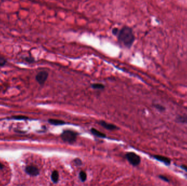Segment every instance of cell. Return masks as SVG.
<instances>
[{
  "mask_svg": "<svg viewBox=\"0 0 187 186\" xmlns=\"http://www.w3.org/2000/svg\"><path fill=\"white\" fill-rule=\"evenodd\" d=\"M160 178L161 179L163 180H164L165 181L168 182L169 181V180L167 179V177H165V176H163V175H160L159 176Z\"/></svg>",
  "mask_w": 187,
  "mask_h": 186,
  "instance_id": "cell-19",
  "label": "cell"
},
{
  "mask_svg": "<svg viewBox=\"0 0 187 186\" xmlns=\"http://www.w3.org/2000/svg\"><path fill=\"white\" fill-rule=\"evenodd\" d=\"M13 119H18V120H23V119H28V117L24 116H16L12 117Z\"/></svg>",
  "mask_w": 187,
  "mask_h": 186,
  "instance_id": "cell-17",
  "label": "cell"
},
{
  "mask_svg": "<svg viewBox=\"0 0 187 186\" xmlns=\"http://www.w3.org/2000/svg\"><path fill=\"white\" fill-rule=\"evenodd\" d=\"M87 175L86 174V172L82 171L79 173V178L81 180V181L82 182L85 181L86 180H87Z\"/></svg>",
  "mask_w": 187,
  "mask_h": 186,
  "instance_id": "cell-15",
  "label": "cell"
},
{
  "mask_svg": "<svg viewBox=\"0 0 187 186\" xmlns=\"http://www.w3.org/2000/svg\"><path fill=\"white\" fill-rule=\"evenodd\" d=\"M8 61L7 58L2 56L0 55V67H3L7 64Z\"/></svg>",
  "mask_w": 187,
  "mask_h": 186,
  "instance_id": "cell-14",
  "label": "cell"
},
{
  "mask_svg": "<svg viewBox=\"0 0 187 186\" xmlns=\"http://www.w3.org/2000/svg\"><path fill=\"white\" fill-rule=\"evenodd\" d=\"M99 123L101 126L104 127L105 128L108 129V130H111V131H112V130H115V129H118V127L116 126H115V125L112 124V123H107V122L104 121H100L99 122Z\"/></svg>",
  "mask_w": 187,
  "mask_h": 186,
  "instance_id": "cell-6",
  "label": "cell"
},
{
  "mask_svg": "<svg viewBox=\"0 0 187 186\" xmlns=\"http://www.w3.org/2000/svg\"><path fill=\"white\" fill-rule=\"evenodd\" d=\"M91 132L92 133V134H94V136L100 137V138H105L106 136V135L105 134L102 133L101 132L98 131L97 129L95 128H91Z\"/></svg>",
  "mask_w": 187,
  "mask_h": 186,
  "instance_id": "cell-10",
  "label": "cell"
},
{
  "mask_svg": "<svg viewBox=\"0 0 187 186\" xmlns=\"http://www.w3.org/2000/svg\"><path fill=\"white\" fill-rule=\"evenodd\" d=\"M119 31V29L118 28H113V29H112V34H113V35L117 36V35H118Z\"/></svg>",
  "mask_w": 187,
  "mask_h": 186,
  "instance_id": "cell-18",
  "label": "cell"
},
{
  "mask_svg": "<svg viewBox=\"0 0 187 186\" xmlns=\"http://www.w3.org/2000/svg\"><path fill=\"white\" fill-rule=\"evenodd\" d=\"M91 87L95 90H104V89L105 88V86L102 84L94 83L91 85Z\"/></svg>",
  "mask_w": 187,
  "mask_h": 186,
  "instance_id": "cell-9",
  "label": "cell"
},
{
  "mask_svg": "<svg viewBox=\"0 0 187 186\" xmlns=\"http://www.w3.org/2000/svg\"><path fill=\"white\" fill-rule=\"evenodd\" d=\"M48 76L49 74L47 71H39L37 74V75L35 76V79L39 85L42 86L46 82Z\"/></svg>",
  "mask_w": 187,
  "mask_h": 186,
  "instance_id": "cell-4",
  "label": "cell"
},
{
  "mask_svg": "<svg viewBox=\"0 0 187 186\" xmlns=\"http://www.w3.org/2000/svg\"><path fill=\"white\" fill-rule=\"evenodd\" d=\"M61 137L65 142L73 143L76 140L77 133L73 131L66 130L62 132Z\"/></svg>",
  "mask_w": 187,
  "mask_h": 186,
  "instance_id": "cell-2",
  "label": "cell"
},
{
  "mask_svg": "<svg viewBox=\"0 0 187 186\" xmlns=\"http://www.w3.org/2000/svg\"><path fill=\"white\" fill-rule=\"evenodd\" d=\"M51 179L54 183H57L59 180V173L56 170L54 171L51 175Z\"/></svg>",
  "mask_w": 187,
  "mask_h": 186,
  "instance_id": "cell-11",
  "label": "cell"
},
{
  "mask_svg": "<svg viewBox=\"0 0 187 186\" xmlns=\"http://www.w3.org/2000/svg\"><path fill=\"white\" fill-rule=\"evenodd\" d=\"M48 122L51 124L55 125V126L62 125V124H65V122L64 121L57 119H49L48 120Z\"/></svg>",
  "mask_w": 187,
  "mask_h": 186,
  "instance_id": "cell-8",
  "label": "cell"
},
{
  "mask_svg": "<svg viewBox=\"0 0 187 186\" xmlns=\"http://www.w3.org/2000/svg\"><path fill=\"white\" fill-rule=\"evenodd\" d=\"M126 157L131 164L132 166H137L141 162L140 157L134 152H129L126 154Z\"/></svg>",
  "mask_w": 187,
  "mask_h": 186,
  "instance_id": "cell-3",
  "label": "cell"
},
{
  "mask_svg": "<svg viewBox=\"0 0 187 186\" xmlns=\"http://www.w3.org/2000/svg\"><path fill=\"white\" fill-rule=\"evenodd\" d=\"M26 172L31 176H37L39 174V170L35 166H28L26 168Z\"/></svg>",
  "mask_w": 187,
  "mask_h": 186,
  "instance_id": "cell-5",
  "label": "cell"
},
{
  "mask_svg": "<svg viewBox=\"0 0 187 186\" xmlns=\"http://www.w3.org/2000/svg\"><path fill=\"white\" fill-rule=\"evenodd\" d=\"M176 121L182 123H187V116H179L177 117Z\"/></svg>",
  "mask_w": 187,
  "mask_h": 186,
  "instance_id": "cell-12",
  "label": "cell"
},
{
  "mask_svg": "<svg viewBox=\"0 0 187 186\" xmlns=\"http://www.w3.org/2000/svg\"><path fill=\"white\" fill-rule=\"evenodd\" d=\"M2 165L1 163H0V169H2Z\"/></svg>",
  "mask_w": 187,
  "mask_h": 186,
  "instance_id": "cell-21",
  "label": "cell"
},
{
  "mask_svg": "<svg viewBox=\"0 0 187 186\" xmlns=\"http://www.w3.org/2000/svg\"><path fill=\"white\" fill-rule=\"evenodd\" d=\"M154 157L158 161H160L162 163H164L165 164H166V165H169L171 163V160L166 157L156 155V156H154Z\"/></svg>",
  "mask_w": 187,
  "mask_h": 186,
  "instance_id": "cell-7",
  "label": "cell"
},
{
  "mask_svg": "<svg viewBox=\"0 0 187 186\" xmlns=\"http://www.w3.org/2000/svg\"><path fill=\"white\" fill-rule=\"evenodd\" d=\"M117 37L120 45L129 49L131 47L135 40L133 30L131 28L127 26H125L119 30Z\"/></svg>",
  "mask_w": 187,
  "mask_h": 186,
  "instance_id": "cell-1",
  "label": "cell"
},
{
  "mask_svg": "<svg viewBox=\"0 0 187 186\" xmlns=\"http://www.w3.org/2000/svg\"><path fill=\"white\" fill-rule=\"evenodd\" d=\"M154 106L160 111H164L165 110V108H164L163 106L158 104H154Z\"/></svg>",
  "mask_w": 187,
  "mask_h": 186,
  "instance_id": "cell-16",
  "label": "cell"
},
{
  "mask_svg": "<svg viewBox=\"0 0 187 186\" xmlns=\"http://www.w3.org/2000/svg\"><path fill=\"white\" fill-rule=\"evenodd\" d=\"M182 168L183 169H184L185 171H187V167H186V166H182Z\"/></svg>",
  "mask_w": 187,
  "mask_h": 186,
  "instance_id": "cell-20",
  "label": "cell"
},
{
  "mask_svg": "<svg viewBox=\"0 0 187 186\" xmlns=\"http://www.w3.org/2000/svg\"><path fill=\"white\" fill-rule=\"evenodd\" d=\"M24 60L29 64H33L36 62L35 58H33V56H26L24 58Z\"/></svg>",
  "mask_w": 187,
  "mask_h": 186,
  "instance_id": "cell-13",
  "label": "cell"
}]
</instances>
